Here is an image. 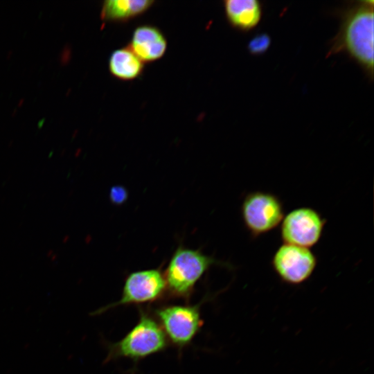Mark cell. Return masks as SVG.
I'll return each instance as SVG.
<instances>
[{"instance_id":"1","label":"cell","mask_w":374,"mask_h":374,"mask_svg":"<svg viewBox=\"0 0 374 374\" xmlns=\"http://www.w3.org/2000/svg\"><path fill=\"white\" fill-rule=\"evenodd\" d=\"M373 0L360 1L344 11L339 31L328 55L346 52L364 70L373 75Z\"/></svg>"},{"instance_id":"2","label":"cell","mask_w":374,"mask_h":374,"mask_svg":"<svg viewBox=\"0 0 374 374\" xmlns=\"http://www.w3.org/2000/svg\"><path fill=\"white\" fill-rule=\"evenodd\" d=\"M214 265H226L200 249L179 244L163 271L167 296L188 302L197 283Z\"/></svg>"},{"instance_id":"3","label":"cell","mask_w":374,"mask_h":374,"mask_svg":"<svg viewBox=\"0 0 374 374\" xmlns=\"http://www.w3.org/2000/svg\"><path fill=\"white\" fill-rule=\"evenodd\" d=\"M139 312L138 321L125 337L107 345L106 362L121 357L136 362L167 348L169 342L155 317L142 308Z\"/></svg>"},{"instance_id":"4","label":"cell","mask_w":374,"mask_h":374,"mask_svg":"<svg viewBox=\"0 0 374 374\" xmlns=\"http://www.w3.org/2000/svg\"><path fill=\"white\" fill-rule=\"evenodd\" d=\"M201 304H168L154 309L168 342L179 350L189 346L202 327Z\"/></svg>"},{"instance_id":"5","label":"cell","mask_w":374,"mask_h":374,"mask_svg":"<svg viewBox=\"0 0 374 374\" xmlns=\"http://www.w3.org/2000/svg\"><path fill=\"white\" fill-rule=\"evenodd\" d=\"M240 214L247 232L256 238L280 226L285 215L284 206L276 194L256 190L244 197Z\"/></svg>"},{"instance_id":"6","label":"cell","mask_w":374,"mask_h":374,"mask_svg":"<svg viewBox=\"0 0 374 374\" xmlns=\"http://www.w3.org/2000/svg\"><path fill=\"white\" fill-rule=\"evenodd\" d=\"M166 296V285L161 267L133 271L125 278L119 300L92 314H100L122 305L150 304L163 300Z\"/></svg>"},{"instance_id":"7","label":"cell","mask_w":374,"mask_h":374,"mask_svg":"<svg viewBox=\"0 0 374 374\" xmlns=\"http://www.w3.org/2000/svg\"><path fill=\"white\" fill-rule=\"evenodd\" d=\"M326 222L314 208H296L284 215L280 224L281 240L284 244L310 249L320 241Z\"/></svg>"},{"instance_id":"8","label":"cell","mask_w":374,"mask_h":374,"mask_svg":"<svg viewBox=\"0 0 374 374\" xmlns=\"http://www.w3.org/2000/svg\"><path fill=\"white\" fill-rule=\"evenodd\" d=\"M318 262L310 249L283 243L275 251L271 265L274 271L286 284L298 285L308 280Z\"/></svg>"},{"instance_id":"9","label":"cell","mask_w":374,"mask_h":374,"mask_svg":"<svg viewBox=\"0 0 374 374\" xmlns=\"http://www.w3.org/2000/svg\"><path fill=\"white\" fill-rule=\"evenodd\" d=\"M128 46L143 63H148L165 55L168 42L159 28L145 24L134 29Z\"/></svg>"},{"instance_id":"10","label":"cell","mask_w":374,"mask_h":374,"mask_svg":"<svg viewBox=\"0 0 374 374\" xmlns=\"http://www.w3.org/2000/svg\"><path fill=\"white\" fill-rule=\"evenodd\" d=\"M223 7L230 25L243 31L254 28L262 15V5L258 0H226Z\"/></svg>"},{"instance_id":"11","label":"cell","mask_w":374,"mask_h":374,"mask_svg":"<svg viewBox=\"0 0 374 374\" xmlns=\"http://www.w3.org/2000/svg\"><path fill=\"white\" fill-rule=\"evenodd\" d=\"M152 0H107L102 5V20L126 22L148 10L154 3Z\"/></svg>"},{"instance_id":"12","label":"cell","mask_w":374,"mask_h":374,"mask_svg":"<svg viewBox=\"0 0 374 374\" xmlns=\"http://www.w3.org/2000/svg\"><path fill=\"white\" fill-rule=\"evenodd\" d=\"M108 68L114 78L123 81H130L141 75L144 63L127 46L112 53Z\"/></svg>"},{"instance_id":"13","label":"cell","mask_w":374,"mask_h":374,"mask_svg":"<svg viewBox=\"0 0 374 374\" xmlns=\"http://www.w3.org/2000/svg\"><path fill=\"white\" fill-rule=\"evenodd\" d=\"M271 45V37L267 33L256 35L249 42L247 48L252 55H261L266 52Z\"/></svg>"},{"instance_id":"14","label":"cell","mask_w":374,"mask_h":374,"mask_svg":"<svg viewBox=\"0 0 374 374\" xmlns=\"http://www.w3.org/2000/svg\"><path fill=\"white\" fill-rule=\"evenodd\" d=\"M109 198L114 205H122L128 198L127 190L121 185L114 186L109 190Z\"/></svg>"}]
</instances>
